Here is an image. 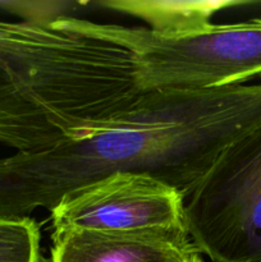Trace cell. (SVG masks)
<instances>
[{"label": "cell", "mask_w": 261, "mask_h": 262, "mask_svg": "<svg viewBox=\"0 0 261 262\" xmlns=\"http://www.w3.org/2000/svg\"><path fill=\"white\" fill-rule=\"evenodd\" d=\"M56 22L124 48L132 56L136 83L142 92L222 89L261 77V18L210 23L174 35L79 17Z\"/></svg>", "instance_id": "obj_2"}, {"label": "cell", "mask_w": 261, "mask_h": 262, "mask_svg": "<svg viewBox=\"0 0 261 262\" xmlns=\"http://www.w3.org/2000/svg\"><path fill=\"white\" fill-rule=\"evenodd\" d=\"M0 262H42L40 228L32 217H0Z\"/></svg>", "instance_id": "obj_8"}, {"label": "cell", "mask_w": 261, "mask_h": 262, "mask_svg": "<svg viewBox=\"0 0 261 262\" xmlns=\"http://www.w3.org/2000/svg\"><path fill=\"white\" fill-rule=\"evenodd\" d=\"M51 239V262H170L196 250L186 225L128 232L73 230Z\"/></svg>", "instance_id": "obj_6"}, {"label": "cell", "mask_w": 261, "mask_h": 262, "mask_svg": "<svg viewBox=\"0 0 261 262\" xmlns=\"http://www.w3.org/2000/svg\"><path fill=\"white\" fill-rule=\"evenodd\" d=\"M261 127V83L147 91L122 114L51 147L0 159V217H30L115 173L146 174L184 201L230 143Z\"/></svg>", "instance_id": "obj_1"}, {"label": "cell", "mask_w": 261, "mask_h": 262, "mask_svg": "<svg viewBox=\"0 0 261 262\" xmlns=\"http://www.w3.org/2000/svg\"><path fill=\"white\" fill-rule=\"evenodd\" d=\"M96 7L135 15L148 23V28L158 33H183L210 25L215 13L235 2H135L106 0L95 2Z\"/></svg>", "instance_id": "obj_7"}, {"label": "cell", "mask_w": 261, "mask_h": 262, "mask_svg": "<svg viewBox=\"0 0 261 262\" xmlns=\"http://www.w3.org/2000/svg\"><path fill=\"white\" fill-rule=\"evenodd\" d=\"M53 235L73 230L128 232L184 224V199L146 174L115 173L61 197L50 210Z\"/></svg>", "instance_id": "obj_5"}, {"label": "cell", "mask_w": 261, "mask_h": 262, "mask_svg": "<svg viewBox=\"0 0 261 262\" xmlns=\"http://www.w3.org/2000/svg\"><path fill=\"white\" fill-rule=\"evenodd\" d=\"M86 2H26V0H3L0 10L20 18L27 23H51L63 17H77L76 13L91 7Z\"/></svg>", "instance_id": "obj_9"}, {"label": "cell", "mask_w": 261, "mask_h": 262, "mask_svg": "<svg viewBox=\"0 0 261 262\" xmlns=\"http://www.w3.org/2000/svg\"><path fill=\"white\" fill-rule=\"evenodd\" d=\"M64 66L50 28L0 20V143L33 152L60 101Z\"/></svg>", "instance_id": "obj_4"}, {"label": "cell", "mask_w": 261, "mask_h": 262, "mask_svg": "<svg viewBox=\"0 0 261 262\" xmlns=\"http://www.w3.org/2000/svg\"><path fill=\"white\" fill-rule=\"evenodd\" d=\"M170 262H204V261H202V258L200 257V253L197 252V250H194V251H191V252L186 253V255L182 256V257L176 258V260Z\"/></svg>", "instance_id": "obj_10"}, {"label": "cell", "mask_w": 261, "mask_h": 262, "mask_svg": "<svg viewBox=\"0 0 261 262\" xmlns=\"http://www.w3.org/2000/svg\"><path fill=\"white\" fill-rule=\"evenodd\" d=\"M184 224L214 262H261V127L224 148L184 201Z\"/></svg>", "instance_id": "obj_3"}]
</instances>
